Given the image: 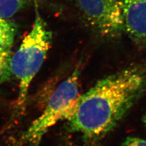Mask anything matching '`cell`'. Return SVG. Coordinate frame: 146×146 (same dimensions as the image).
Returning a JSON list of instances; mask_svg holds the SVG:
<instances>
[{
  "instance_id": "1",
  "label": "cell",
  "mask_w": 146,
  "mask_h": 146,
  "mask_svg": "<svg viewBox=\"0 0 146 146\" xmlns=\"http://www.w3.org/2000/svg\"><path fill=\"white\" fill-rule=\"evenodd\" d=\"M146 90V69L126 68L99 80L78 98L70 128L96 141L113 131Z\"/></svg>"
},
{
  "instance_id": "2",
  "label": "cell",
  "mask_w": 146,
  "mask_h": 146,
  "mask_svg": "<svg viewBox=\"0 0 146 146\" xmlns=\"http://www.w3.org/2000/svg\"><path fill=\"white\" fill-rule=\"evenodd\" d=\"M52 35L46 23L37 15L30 32L11 58V74L19 82L17 106L25 107L31 81L41 68L51 47Z\"/></svg>"
},
{
  "instance_id": "3",
  "label": "cell",
  "mask_w": 146,
  "mask_h": 146,
  "mask_svg": "<svg viewBox=\"0 0 146 146\" xmlns=\"http://www.w3.org/2000/svg\"><path fill=\"white\" fill-rule=\"evenodd\" d=\"M80 71L76 67L62 81L48 101L42 114L34 120L23 135V140L37 146L47 131L60 120H68L73 114L78 98Z\"/></svg>"
},
{
  "instance_id": "4",
  "label": "cell",
  "mask_w": 146,
  "mask_h": 146,
  "mask_svg": "<svg viewBox=\"0 0 146 146\" xmlns=\"http://www.w3.org/2000/svg\"><path fill=\"white\" fill-rule=\"evenodd\" d=\"M75 1L89 26L100 36L115 39L124 32L123 0Z\"/></svg>"
},
{
  "instance_id": "5",
  "label": "cell",
  "mask_w": 146,
  "mask_h": 146,
  "mask_svg": "<svg viewBox=\"0 0 146 146\" xmlns=\"http://www.w3.org/2000/svg\"><path fill=\"white\" fill-rule=\"evenodd\" d=\"M124 32L137 45L146 47V0H123Z\"/></svg>"
},
{
  "instance_id": "6",
  "label": "cell",
  "mask_w": 146,
  "mask_h": 146,
  "mask_svg": "<svg viewBox=\"0 0 146 146\" xmlns=\"http://www.w3.org/2000/svg\"><path fill=\"white\" fill-rule=\"evenodd\" d=\"M16 34L15 25L8 19L0 18V47L11 50Z\"/></svg>"
},
{
  "instance_id": "7",
  "label": "cell",
  "mask_w": 146,
  "mask_h": 146,
  "mask_svg": "<svg viewBox=\"0 0 146 146\" xmlns=\"http://www.w3.org/2000/svg\"><path fill=\"white\" fill-rule=\"evenodd\" d=\"M33 0H0V18L9 19L29 5Z\"/></svg>"
},
{
  "instance_id": "8",
  "label": "cell",
  "mask_w": 146,
  "mask_h": 146,
  "mask_svg": "<svg viewBox=\"0 0 146 146\" xmlns=\"http://www.w3.org/2000/svg\"><path fill=\"white\" fill-rule=\"evenodd\" d=\"M11 56L10 49L0 47V85L8 81L12 75L11 69Z\"/></svg>"
},
{
  "instance_id": "9",
  "label": "cell",
  "mask_w": 146,
  "mask_h": 146,
  "mask_svg": "<svg viewBox=\"0 0 146 146\" xmlns=\"http://www.w3.org/2000/svg\"><path fill=\"white\" fill-rule=\"evenodd\" d=\"M121 146H146V140L137 137L128 136L125 138Z\"/></svg>"
},
{
  "instance_id": "10",
  "label": "cell",
  "mask_w": 146,
  "mask_h": 146,
  "mask_svg": "<svg viewBox=\"0 0 146 146\" xmlns=\"http://www.w3.org/2000/svg\"><path fill=\"white\" fill-rule=\"evenodd\" d=\"M142 121L143 123L144 124V125H145V127H146V111L145 113V114L143 115V117H142Z\"/></svg>"
}]
</instances>
